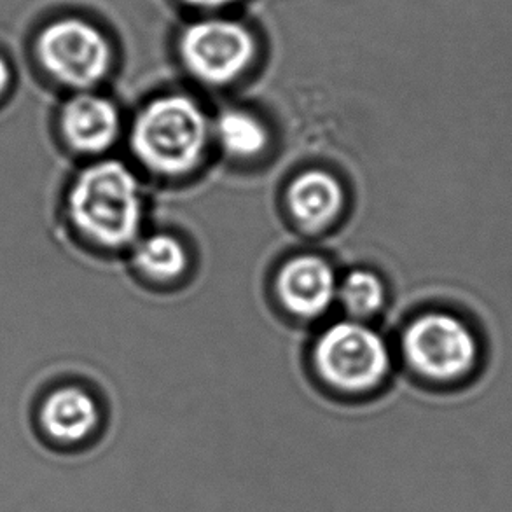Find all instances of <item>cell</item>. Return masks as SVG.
<instances>
[{"instance_id": "1", "label": "cell", "mask_w": 512, "mask_h": 512, "mask_svg": "<svg viewBox=\"0 0 512 512\" xmlns=\"http://www.w3.org/2000/svg\"><path fill=\"white\" fill-rule=\"evenodd\" d=\"M77 231L105 249L132 245L144 219L139 180L119 161H97L77 173L67 196Z\"/></svg>"}, {"instance_id": "2", "label": "cell", "mask_w": 512, "mask_h": 512, "mask_svg": "<svg viewBox=\"0 0 512 512\" xmlns=\"http://www.w3.org/2000/svg\"><path fill=\"white\" fill-rule=\"evenodd\" d=\"M208 139L200 105L184 95L153 100L132 128V149L142 165L161 175H184L198 167Z\"/></svg>"}, {"instance_id": "3", "label": "cell", "mask_w": 512, "mask_h": 512, "mask_svg": "<svg viewBox=\"0 0 512 512\" xmlns=\"http://www.w3.org/2000/svg\"><path fill=\"white\" fill-rule=\"evenodd\" d=\"M313 355L322 380L341 394L373 392L390 371L385 341L360 322H340L329 327L317 341Z\"/></svg>"}, {"instance_id": "4", "label": "cell", "mask_w": 512, "mask_h": 512, "mask_svg": "<svg viewBox=\"0 0 512 512\" xmlns=\"http://www.w3.org/2000/svg\"><path fill=\"white\" fill-rule=\"evenodd\" d=\"M37 55L55 81L86 91L100 83L111 67L112 53L104 34L76 18L55 21L39 35Z\"/></svg>"}, {"instance_id": "5", "label": "cell", "mask_w": 512, "mask_h": 512, "mask_svg": "<svg viewBox=\"0 0 512 512\" xmlns=\"http://www.w3.org/2000/svg\"><path fill=\"white\" fill-rule=\"evenodd\" d=\"M180 58L191 76L212 86L235 81L256 58V39L238 21L208 18L182 32Z\"/></svg>"}, {"instance_id": "6", "label": "cell", "mask_w": 512, "mask_h": 512, "mask_svg": "<svg viewBox=\"0 0 512 512\" xmlns=\"http://www.w3.org/2000/svg\"><path fill=\"white\" fill-rule=\"evenodd\" d=\"M402 352L423 378L451 381L469 373L478 345L462 320L448 313H427L409 324Z\"/></svg>"}, {"instance_id": "7", "label": "cell", "mask_w": 512, "mask_h": 512, "mask_svg": "<svg viewBox=\"0 0 512 512\" xmlns=\"http://www.w3.org/2000/svg\"><path fill=\"white\" fill-rule=\"evenodd\" d=\"M278 296L289 312L313 319L327 312L338 296L331 264L317 256H299L284 264L277 277Z\"/></svg>"}, {"instance_id": "8", "label": "cell", "mask_w": 512, "mask_h": 512, "mask_svg": "<svg viewBox=\"0 0 512 512\" xmlns=\"http://www.w3.org/2000/svg\"><path fill=\"white\" fill-rule=\"evenodd\" d=\"M119 112L109 98L81 91L63 105L60 132L76 153L102 154L119 135Z\"/></svg>"}, {"instance_id": "9", "label": "cell", "mask_w": 512, "mask_h": 512, "mask_svg": "<svg viewBox=\"0 0 512 512\" xmlns=\"http://www.w3.org/2000/svg\"><path fill=\"white\" fill-rule=\"evenodd\" d=\"M41 422L55 441L83 443L100 427V408L83 388H58L42 404Z\"/></svg>"}, {"instance_id": "10", "label": "cell", "mask_w": 512, "mask_h": 512, "mask_svg": "<svg viewBox=\"0 0 512 512\" xmlns=\"http://www.w3.org/2000/svg\"><path fill=\"white\" fill-rule=\"evenodd\" d=\"M343 187L324 170H308L292 180L287 205L292 217L306 229L327 228L341 214Z\"/></svg>"}, {"instance_id": "11", "label": "cell", "mask_w": 512, "mask_h": 512, "mask_svg": "<svg viewBox=\"0 0 512 512\" xmlns=\"http://www.w3.org/2000/svg\"><path fill=\"white\" fill-rule=\"evenodd\" d=\"M215 135L222 149L235 158H254L270 142L266 126L256 116L236 109L222 112L215 125Z\"/></svg>"}, {"instance_id": "12", "label": "cell", "mask_w": 512, "mask_h": 512, "mask_svg": "<svg viewBox=\"0 0 512 512\" xmlns=\"http://www.w3.org/2000/svg\"><path fill=\"white\" fill-rule=\"evenodd\" d=\"M133 261L147 277L170 282L186 271L187 252L175 236L151 235L137 245Z\"/></svg>"}, {"instance_id": "13", "label": "cell", "mask_w": 512, "mask_h": 512, "mask_svg": "<svg viewBox=\"0 0 512 512\" xmlns=\"http://www.w3.org/2000/svg\"><path fill=\"white\" fill-rule=\"evenodd\" d=\"M338 298L353 317H369L385 303V287L371 271H350L338 284Z\"/></svg>"}, {"instance_id": "14", "label": "cell", "mask_w": 512, "mask_h": 512, "mask_svg": "<svg viewBox=\"0 0 512 512\" xmlns=\"http://www.w3.org/2000/svg\"><path fill=\"white\" fill-rule=\"evenodd\" d=\"M184 2L194 7H201V9H217V7L228 6L235 0H184Z\"/></svg>"}, {"instance_id": "15", "label": "cell", "mask_w": 512, "mask_h": 512, "mask_svg": "<svg viewBox=\"0 0 512 512\" xmlns=\"http://www.w3.org/2000/svg\"><path fill=\"white\" fill-rule=\"evenodd\" d=\"M7 84H9V69H7V63L0 58V97L7 90Z\"/></svg>"}]
</instances>
